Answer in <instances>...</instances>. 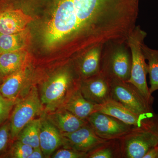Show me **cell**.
I'll use <instances>...</instances> for the list:
<instances>
[{
    "label": "cell",
    "instance_id": "28",
    "mask_svg": "<svg viewBox=\"0 0 158 158\" xmlns=\"http://www.w3.org/2000/svg\"><path fill=\"white\" fill-rule=\"evenodd\" d=\"M44 155L40 147L34 148L33 151L28 158H42L44 157Z\"/></svg>",
    "mask_w": 158,
    "mask_h": 158
},
{
    "label": "cell",
    "instance_id": "7",
    "mask_svg": "<svg viewBox=\"0 0 158 158\" xmlns=\"http://www.w3.org/2000/svg\"><path fill=\"white\" fill-rule=\"evenodd\" d=\"M125 43L114 44L113 51L102 54L100 71L109 79L127 81L130 78L131 57Z\"/></svg>",
    "mask_w": 158,
    "mask_h": 158
},
{
    "label": "cell",
    "instance_id": "30",
    "mask_svg": "<svg viewBox=\"0 0 158 158\" xmlns=\"http://www.w3.org/2000/svg\"><path fill=\"white\" fill-rule=\"evenodd\" d=\"M157 146H158V145H157Z\"/></svg>",
    "mask_w": 158,
    "mask_h": 158
},
{
    "label": "cell",
    "instance_id": "9",
    "mask_svg": "<svg viewBox=\"0 0 158 158\" xmlns=\"http://www.w3.org/2000/svg\"><path fill=\"white\" fill-rule=\"evenodd\" d=\"M79 87L84 97L95 104H102L111 98L110 80L101 71L93 77L80 81Z\"/></svg>",
    "mask_w": 158,
    "mask_h": 158
},
{
    "label": "cell",
    "instance_id": "4",
    "mask_svg": "<svg viewBox=\"0 0 158 158\" xmlns=\"http://www.w3.org/2000/svg\"><path fill=\"white\" fill-rule=\"evenodd\" d=\"M70 71L64 69L55 74L40 89V98L47 110L52 111L62 106L66 98L78 87Z\"/></svg>",
    "mask_w": 158,
    "mask_h": 158
},
{
    "label": "cell",
    "instance_id": "20",
    "mask_svg": "<svg viewBox=\"0 0 158 158\" xmlns=\"http://www.w3.org/2000/svg\"><path fill=\"white\" fill-rule=\"evenodd\" d=\"M142 50L145 59L148 61V69L150 84L149 90L152 94L158 90V50L150 48L144 43Z\"/></svg>",
    "mask_w": 158,
    "mask_h": 158
},
{
    "label": "cell",
    "instance_id": "3",
    "mask_svg": "<svg viewBox=\"0 0 158 158\" xmlns=\"http://www.w3.org/2000/svg\"><path fill=\"white\" fill-rule=\"evenodd\" d=\"M146 36L147 33L140 26H136L127 40L131 57V75L127 82L135 86L148 102L152 105L154 98L148 87V64L142 50V45Z\"/></svg>",
    "mask_w": 158,
    "mask_h": 158
},
{
    "label": "cell",
    "instance_id": "12",
    "mask_svg": "<svg viewBox=\"0 0 158 158\" xmlns=\"http://www.w3.org/2000/svg\"><path fill=\"white\" fill-rule=\"evenodd\" d=\"M65 146L62 133L47 116L40 118V147L45 157L52 155L57 148Z\"/></svg>",
    "mask_w": 158,
    "mask_h": 158
},
{
    "label": "cell",
    "instance_id": "11",
    "mask_svg": "<svg viewBox=\"0 0 158 158\" xmlns=\"http://www.w3.org/2000/svg\"><path fill=\"white\" fill-rule=\"evenodd\" d=\"M96 110V112L113 116L133 127L142 126L148 118L151 117L138 115L112 98L102 104L97 105Z\"/></svg>",
    "mask_w": 158,
    "mask_h": 158
},
{
    "label": "cell",
    "instance_id": "27",
    "mask_svg": "<svg viewBox=\"0 0 158 158\" xmlns=\"http://www.w3.org/2000/svg\"><path fill=\"white\" fill-rule=\"evenodd\" d=\"M143 158H158V146L153 147L149 149Z\"/></svg>",
    "mask_w": 158,
    "mask_h": 158
},
{
    "label": "cell",
    "instance_id": "13",
    "mask_svg": "<svg viewBox=\"0 0 158 158\" xmlns=\"http://www.w3.org/2000/svg\"><path fill=\"white\" fill-rule=\"evenodd\" d=\"M32 20L33 18L21 9L0 10V33L13 34L22 32Z\"/></svg>",
    "mask_w": 158,
    "mask_h": 158
},
{
    "label": "cell",
    "instance_id": "22",
    "mask_svg": "<svg viewBox=\"0 0 158 158\" xmlns=\"http://www.w3.org/2000/svg\"><path fill=\"white\" fill-rule=\"evenodd\" d=\"M122 157L118 139L108 140L88 153V158Z\"/></svg>",
    "mask_w": 158,
    "mask_h": 158
},
{
    "label": "cell",
    "instance_id": "23",
    "mask_svg": "<svg viewBox=\"0 0 158 158\" xmlns=\"http://www.w3.org/2000/svg\"><path fill=\"white\" fill-rule=\"evenodd\" d=\"M33 149L30 145L17 140L12 145L9 154L11 158H28Z\"/></svg>",
    "mask_w": 158,
    "mask_h": 158
},
{
    "label": "cell",
    "instance_id": "29",
    "mask_svg": "<svg viewBox=\"0 0 158 158\" xmlns=\"http://www.w3.org/2000/svg\"><path fill=\"white\" fill-rule=\"evenodd\" d=\"M2 77H1V75H0V85L2 84Z\"/></svg>",
    "mask_w": 158,
    "mask_h": 158
},
{
    "label": "cell",
    "instance_id": "18",
    "mask_svg": "<svg viewBox=\"0 0 158 158\" xmlns=\"http://www.w3.org/2000/svg\"><path fill=\"white\" fill-rule=\"evenodd\" d=\"M103 49V48H95L83 56L79 65V73L83 79L93 77L99 72Z\"/></svg>",
    "mask_w": 158,
    "mask_h": 158
},
{
    "label": "cell",
    "instance_id": "8",
    "mask_svg": "<svg viewBox=\"0 0 158 158\" xmlns=\"http://www.w3.org/2000/svg\"><path fill=\"white\" fill-rule=\"evenodd\" d=\"M87 120L96 135L106 140L119 139L134 127L115 117L98 112L92 113Z\"/></svg>",
    "mask_w": 158,
    "mask_h": 158
},
{
    "label": "cell",
    "instance_id": "21",
    "mask_svg": "<svg viewBox=\"0 0 158 158\" xmlns=\"http://www.w3.org/2000/svg\"><path fill=\"white\" fill-rule=\"evenodd\" d=\"M40 118L31 120L23 128L16 139L33 148L40 147Z\"/></svg>",
    "mask_w": 158,
    "mask_h": 158
},
{
    "label": "cell",
    "instance_id": "14",
    "mask_svg": "<svg viewBox=\"0 0 158 158\" xmlns=\"http://www.w3.org/2000/svg\"><path fill=\"white\" fill-rule=\"evenodd\" d=\"M29 70L25 65L4 78L0 85V94L5 98L17 101L28 80Z\"/></svg>",
    "mask_w": 158,
    "mask_h": 158
},
{
    "label": "cell",
    "instance_id": "15",
    "mask_svg": "<svg viewBox=\"0 0 158 158\" xmlns=\"http://www.w3.org/2000/svg\"><path fill=\"white\" fill-rule=\"evenodd\" d=\"M72 92L61 107L83 120L97 111V104L89 101L82 95L79 87Z\"/></svg>",
    "mask_w": 158,
    "mask_h": 158
},
{
    "label": "cell",
    "instance_id": "19",
    "mask_svg": "<svg viewBox=\"0 0 158 158\" xmlns=\"http://www.w3.org/2000/svg\"><path fill=\"white\" fill-rule=\"evenodd\" d=\"M30 40V33L26 30L16 34L0 33V54L23 50Z\"/></svg>",
    "mask_w": 158,
    "mask_h": 158
},
{
    "label": "cell",
    "instance_id": "6",
    "mask_svg": "<svg viewBox=\"0 0 158 158\" xmlns=\"http://www.w3.org/2000/svg\"><path fill=\"white\" fill-rule=\"evenodd\" d=\"M109 79L111 82V98L138 115L148 117L154 115L152 105L135 86L127 81Z\"/></svg>",
    "mask_w": 158,
    "mask_h": 158
},
{
    "label": "cell",
    "instance_id": "25",
    "mask_svg": "<svg viewBox=\"0 0 158 158\" xmlns=\"http://www.w3.org/2000/svg\"><path fill=\"white\" fill-rule=\"evenodd\" d=\"M88 153L82 152L70 148L59 150L52 155L53 158H83L88 157Z\"/></svg>",
    "mask_w": 158,
    "mask_h": 158
},
{
    "label": "cell",
    "instance_id": "17",
    "mask_svg": "<svg viewBox=\"0 0 158 158\" xmlns=\"http://www.w3.org/2000/svg\"><path fill=\"white\" fill-rule=\"evenodd\" d=\"M27 54L24 50L0 54V75L5 78L26 64Z\"/></svg>",
    "mask_w": 158,
    "mask_h": 158
},
{
    "label": "cell",
    "instance_id": "26",
    "mask_svg": "<svg viewBox=\"0 0 158 158\" xmlns=\"http://www.w3.org/2000/svg\"><path fill=\"white\" fill-rule=\"evenodd\" d=\"M9 139H11V136L9 122L5 123L0 127V154L6 149Z\"/></svg>",
    "mask_w": 158,
    "mask_h": 158
},
{
    "label": "cell",
    "instance_id": "5",
    "mask_svg": "<svg viewBox=\"0 0 158 158\" xmlns=\"http://www.w3.org/2000/svg\"><path fill=\"white\" fill-rule=\"evenodd\" d=\"M42 107L40 97L35 87L29 90L22 98L18 100L9 122L11 139H16L23 128L34 119Z\"/></svg>",
    "mask_w": 158,
    "mask_h": 158
},
{
    "label": "cell",
    "instance_id": "16",
    "mask_svg": "<svg viewBox=\"0 0 158 158\" xmlns=\"http://www.w3.org/2000/svg\"><path fill=\"white\" fill-rule=\"evenodd\" d=\"M47 117L62 134L73 132L88 123L87 120L79 118L62 107Z\"/></svg>",
    "mask_w": 158,
    "mask_h": 158
},
{
    "label": "cell",
    "instance_id": "24",
    "mask_svg": "<svg viewBox=\"0 0 158 158\" xmlns=\"http://www.w3.org/2000/svg\"><path fill=\"white\" fill-rule=\"evenodd\" d=\"M17 101L5 98L0 94V126L5 123L9 118Z\"/></svg>",
    "mask_w": 158,
    "mask_h": 158
},
{
    "label": "cell",
    "instance_id": "2",
    "mask_svg": "<svg viewBox=\"0 0 158 158\" xmlns=\"http://www.w3.org/2000/svg\"><path fill=\"white\" fill-rule=\"evenodd\" d=\"M118 140L122 157L143 158L158 145V115L148 118L142 126L132 128Z\"/></svg>",
    "mask_w": 158,
    "mask_h": 158
},
{
    "label": "cell",
    "instance_id": "1",
    "mask_svg": "<svg viewBox=\"0 0 158 158\" xmlns=\"http://www.w3.org/2000/svg\"><path fill=\"white\" fill-rule=\"evenodd\" d=\"M52 4L53 5V13L44 33V46L52 48L59 43L81 38L72 1L52 0Z\"/></svg>",
    "mask_w": 158,
    "mask_h": 158
},
{
    "label": "cell",
    "instance_id": "10",
    "mask_svg": "<svg viewBox=\"0 0 158 158\" xmlns=\"http://www.w3.org/2000/svg\"><path fill=\"white\" fill-rule=\"evenodd\" d=\"M62 135L67 148L88 153L108 141L98 137L88 123L73 132Z\"/></svg>",
    "mask_w": 158,
    "mask_h": 158
}]
</instances>
